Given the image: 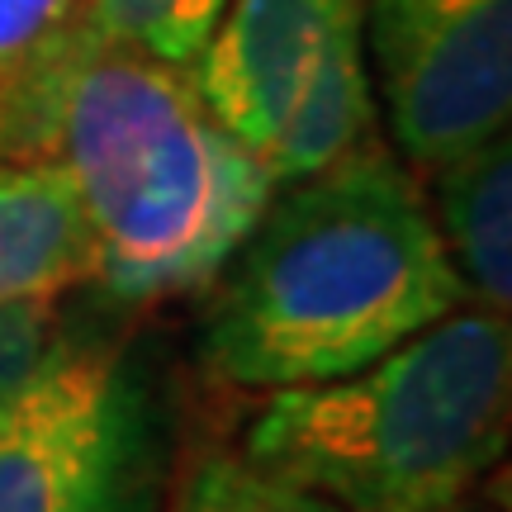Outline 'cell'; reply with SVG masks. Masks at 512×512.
Instances as JSON below:
<instances>
[{
    "label": "cell",
    "mask_w": 512,
    "mask_h": 512,
    "mask_svg": "<svg viewBox=\"0 0 512 512\" xmlns=\"http://www.w3.org/2000/svg\"><path fill=\"white\" fill-rule=\"evenodd\" d=\"M275 190L204 318L219 384L342 380L465 304L422 190L375 143Z\"/></svg>",
    "instance_id": "1"
},
{
    "label": "cell",
    "mask_w": 512,
    "mask_h": 512,
    "mask_svg": "<svg viewBox=\"0 0 512 512\" xmlns=\"http://www.w3.org/2000/svg\"><path fill=\"white\" fill-rule=\"evenodd\" d=\"M57 162L95 238L91 280L119 304L200 290L261 219L275 181L209 114L195 76L81 29Z\"/></svg>",
    "instance_id": "2"
},
{
    "label": "cell",
    "mask_w": 512,
    "mask_h": 512,
    "mask_svg": "<svg viewBox=\"0 0 512 512\" xmlns=\"http://www.w3.org/2000/svg\"><path fill=\"white\" fill-rule=\"evenodd\" d=\"M508 313L451 309L342 380L275 389L242 456L347 512H432L503 465Z\"/></svg>",
    "instance_id": "3"
},
{
    "label": "cell",
    "mask_w": 512,
    "mask_h": 512,
    "mask_svg": "<svg viewBox=\"0 0 512 512\" xmlns=\"http://www.w3.org/2000/svg\"><path fill=\"white\" fill-rule=\"evenodd\" d=\"M195 86L275 185L304 181L370 143L366 0H228Z\"/></svg>",
    "instance_id": "4"
},
{
    "label": "cell",
    "mask_w": 512,
    "mask_h": 512,
    "mask_svg": "<svg viewBox=\"0 0 512 512\" xmlns=\"http://www.w3.org/2000/svg\"><path fill=\"white\" fill-rule=\"evenodd\" d=\"M157 427L114 347H67L0 408V512H152Z\"/></svg>",
    "instance_id": "5"
},
{
    "label": "cell",
    "mask_w": 512,
    "mask_h": 512,
    "mask_svg": "<svg viewBox=\"0 0 512 512\" xmlns=\"http://www.w3.org/2000/svg\"><path fill=\"white\" fill-rule=\"evenodd\" d=\"M366 38L413 166L437 171L508 133L512 0H366Z\"/></svg>",
    "instance_id": "6"
},
{
    "label": "cell",
    "mask_w": 512,
    "mask_h": 512,
    "mask_svg": "<svg viewBox=\"0 0 512 512\" xmlns=\"http://www.w3.org/2000/svg\"><path fill=\"white\" fill-rule=\"evenodd\" d=\"M95 271V238L62 162H0V304L62 299Z\"/></svg>",
    "instance_id": "7"
},
{
    "label": "cell",
    "mask_w": 512,
    "mask_h": 512,
    "mask_svg": "<svg viewBox=\"0 0 512 512\" xmlns=\"http://www.w3.org/2000/svg\"><path fill=\"white\" fill-rule=\"evenodd\" d=\"M432 223L456 266L465 299L508 313L512 304V152L508 133L437 166Z\"/></svg>",
    "instance_id": "8"
},
{
    "label": "cell",
    "mask_w": 512,
    "mask_h": 512,
    "mask_svg": "<svg viewBox=\"0 0 512 512\" xmlns=\"http://www.w3.org/2000/svg\"><path fill=\"white\" fill-rule=\"evenodd\" d=\"M223 10L228 0H81V29L100 43L190 72Z\"/></svg>",
    "instance_id": "9"
},
{
    "label": "cell",
    "mask_w": 512,
    "mask_h": 512,
    "mask_svg": "<svg viewBox=\"0 0 512 512\" xmlns=\"http://www.w3.org/2000/svg\"><path fill=\"white\" fill-rule=\"evenodd\" d=\"M162 512H347L323 494L261 470L242 451H204L185 465Z\"/></svg>",
    "instance_id": "10"
},
{
    "label": "cell",
    "mask_w": 512,
    "mask_h": 512,
    "mask_svg": "<svg viewBox=\"0 0 512 512\" xmlns=\"http://www.w3.org/2000/svg\"><path fill=\"white\" fill-rule=\"evenodd\" d=\"M72 347L57 323V299L29 304H0V408L15 399L24 384H34Z\"/></svg>",
    "instance_id": "11"
},
{
    "label": "cell",
    "mask_w": 512,
    "mask_h": 512,
    "mask_svg": "<svg viewBox=\"0 0 512 512\" xmlns=\"http://www.w3.org/2000/svg\"><path fill=\"white\" fill-rule=\"evenodd\" d=\"M432 512H512V498H508V465H498L489 475L479 479L475 489H465L460 498L441 503Z\"/></svg>",
    "instance_id": "12"
}]
</instances>
